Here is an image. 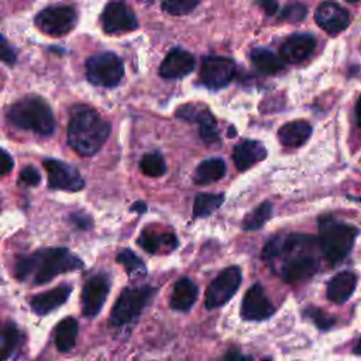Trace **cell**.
I'll use <instances>...</instances> for the list:
<instances>
[{"label":"cell","mask_w":361,"mask_h":361,"mask_svg":"<svg viewBox=\"0 0 361 361\" xmlns=\"http://www.w3.org/2000/svg\"><path fill=\"white\" fill-rule=\"evenodd\" d=\"M68 142L75 152L83 157L96 154L110 134V124L93 109L79 106L68 123Z\"/></svg>","instance_id":"6da1fadb"},{"label":"cell","mask_w":361,"mask_h":361,"mask_svg":"<svg viewBox=\"0 0 361 361\" xmlns=\"http://www.w3.org/2000/svg\"><path fill=\"white\" fill-rule=\"evenodd\" d=\"M7 118L18 128L30 130L41 135H49L55 128L51 107L37 96H28L16 102L8 109Z\"/></svg>","instance_id":"7a4b0ae2"},{"label":"cell","mask_w":361,"mask_h":361,"mask_svg":"<svg viewBox=\"0 0 361 361\" xmlns=\"http://www.w3.org/2000/svg\"><path fill=\"white\" fill-rule=\"evenodd\" d=\"M358 228L338 221L333 217H323L319 221V245L322 254L330 264L341 262L351 251Z\"/></svg>","instance_id":"3957f363"},{"label":"cell","mask_w":361,"mask_h":361,"mask_svg":"<svg viewBox=\"0 0 361 361\" xmlns=\"http://www.w3.org/2000/svg\"><path fill=\"white\" fill-rule=\"evenodd\" d=\"M34 262V282L42 285L49 282L59 274L69 272L83 267L80 258L72 254L68 248H45L31 255Z\"/></svg>","instance_id":"277c9868"},{"label":"cell","mask_w":361,"mask_h":361,"mask_svg":"<svg viewBox=\"0 0 361 361\" xmlns=\"http://www.w3.org/2000/svg\"><path fill=\"white\" fill-rule=\"evenodd\" d=\"M154 292L155 289L151 286H134L123 289L110 312V324L123 326L133 322L147 306Z\"/></svg>","instance_id":"5b68a950"},{"label":"cell","mask_w":361,"mask_h":361,"mask_svg":"<svg viewBox=\"0 0 361 361\" xmlns=\"http://www.w3.org/2000/svg\"><path fill=\"white\" fill-rule=\"evenodd\" d=\"M124 76L121 59L113 52L92 55L86 61V78L94 86L114 87Z\"/></svg>","instance_id":"8992f818"},{"label":"cell","mask_w":361,"mask_h":361,"mask_svg":"<svg viewBox=\"0 0 361 361\" xmlns=\"http://www.w3.org/2000/svg\"><path fill=\"white\" fill-rule=\"evenodd\" d=\"M76 21V10L71 6H51L42 8L34 18L35 27L51 37H62L71 32Z\"/></svg>","instance_id":"52a82bcc"},{"label":"cell","mask_w":361,"mask_h":361,"mask_svg":"<svg viewBox=\"0 0 361 361\" xmlns=\"http://www.w3.org/2000/svg\"><path fill=\"white\" fill-rule=\"evenodd\" d=\"M241 282V271L238 267L223 269L209 285L204 295V306L214 309L224 305L237 292Z\"/></svg>","instance_id":"ba28073f"},{"label":"cell","mask_w":361,"mask_h":361,"mask_svg":"<svg viewBox=\"0 0 361 361\" xmlns=\"http://www.w3.org/2000/svg\"><path fill=\"white\" fill-rule=\"evenodd\" d=\"M235 75V63L226 56H204L200 65V80L210 89L227 86Z\"/></svg>","instance_id":"9c48e42d"},{"label":"cell","mask_w":361,"mask_h":361,"mask_svg":"<svg viewBox=\"0 0 361 361\" xmlns=\"http://www.w3.org/2000/svg\"><path fill=\"white\" fill-rule=\"evenodd\" d=\"M44 168L48 175V186L51 189L79 192L85 186L79 171L69 164L56 159H45Z\"/></svg>","instance_id":"30bf717a"},{"label":"cell","mask_w":361,"mask_h":361,"mask_svg":"<svg viewBox=\"0 0 361 361\" xmlns=\"http://www.w3.org/2000/svg\"><path fill=\"white\" fill-rule=\"evenodd\" d=\"M102 25L107 34L130 32L138 28L134 11L123 1L109 3L102 13Z\"/></svg>","instance_id":"8fae6325"},{"label":"cell","mask_w":361,"mask_h":361,"mask_svg":"<svg viewBox=\"0 0 361 361\" xmlns=\"http://www.w3.org/2000/svg\"><path fill=\"white\" fill-rule=\"evenodd\" d=\"M275 312L274 305L268 299L264 288L259 283L252 285L244 295L241 302V317L245 320H265Z\"/></svg>","instance_id":"7c38bea8"},{"label":"cell","mask_w":361,"mask_h":361,"mask_svg":"<svg viewBox=\"0 0 361 361\" xmlns=\"http://www.w3.org/2000/svg\"><path fill=\"white\" fill-rule=\"evenodd\" d=\"M110 282L104 275L92 276L82 290V312L86 317H94L104 305Z\"/></svg>","instance_id":"4fadbf2b"},{"label":"cell","mask_w":361,"mask_h":361,"mask_svg":"<svg viewBox=\"0 0 361 361\" xmlns=\"http://www.w3.org/2000/svg\"><path fill=\"white\" fill-rule=\"evenodd\" d=\"M314 21L326 32L336 35L350 24L348 11L337 3L323 1L314 11Z\"/></svg>","instance_id":"5bb4252c"},{"label":"cell","mask_w":361,"mask_h":361,"mask_svg":"<svg viewBox=\"0 0 361 361\" xmlns=\"http://www.w3.org/2000/svg\"><path fill=\"white\" fill-rule=\"evenodd\" d=\"M316 45V39L309 32H293L281 47V59L289 63L303 62L310 56Z\"/></svg>","instance_id":"9a60e30c"},{"label":"cell","mask_w":361,"mask_h":361,"mask_svg":"<svg viewBox=\"0 0 361 361\" xmlns=\"http://www.w3.org/2000/svg\"><path fill=\"white\" fill-rule=\"evenodd\" d=\"M314 244V238L306 234H289L286 237H274L271 238L262 250V257L267 259H272L285 254H292L299 250H307Z\"/></svg>","instance_id":"2e32d148"},{"label":"cell","mask_w":361,"mask_h":361,"mask_svg":"<svg viewBox=\"0 0 361 361\" xmlns=\"http://www.w3.org/2000/svg\"><path fill=\"white\" fill-rule=\"evenodd\" d=\"M193 69V55L182 48H173L164 58L159 68V75L165 79H179L189 75Z\"/></svg>","instance_id":"e0dca14e"},{"label":"cell","mask_w":361,"mask_h":361,"mask_svg":"<svg viewBox=\"0 0 361 361\" xmlns=\"http://www.w3.org/2000/svg\"><path fill=\"white\" fill-rule=\"evenodd\" d=\"M319 262L312 255H296L286 259L281 268V276L286 283H295L307 279L317 271Z\"/></svg>","instance_id":"ac0fdd59"},{"label":"cell","mask_w":361,"mask_h":361,"mask_svg":"<svg viewBox=\"0 0 361 361\" xmlns=\"http://www.w3.org/2000/svg\"><path fill=\"white\" fill-rule=\"evenodd\" d=\"M267 157V148L254 140H244L233 149L234 164L240 171H245Z\"/></svg>","instance_id":"d6986e66"},{"label":"cell","mask_w":361,"mask_h":361,"mask_svg":"<svg viewBox=\"0 0 361 361\" xmlns=\"http://www.w3.org/2000/svg\"><path fill=\"white\" fill-rule=\"evenodd\" d=\"M71 292H72L71 286H66V285L56 286L51 290L35 295L31 299V307L38 314H47L54 309L59 307L61 305H63L68 300Z\"/></svg>","instance_id":"ffe728a7"},{"label":"cell","mask_w":361,"mask_h":361,"mask_svg":"<svg viewBox=\"0 0 361 361\" xmlns=\"http://www.w3.org/2000/svg\"><path fill=\"white\" fill-rule=\"evenodd\" d=\"M197 293H199V288L196 286V283L192 279L183 276L175 282L172 295L169 299V305L173 310L186 312L193 306L197 298Z\"/></svg>","instance_id":"44dd1931"},{"label":"cell","mask_w":361,"mask_h":361,"mask_svg":"<svg viewBox=\"0 0 361 361\" xmlns=\"http://www.w3.org/2000/svg\"><path fill=\"white\" fill-rule=\"evenodd\" d=\"M357 275L354 272H338L327 283V298L334 303H344L353 295Z\"/></svg>","instance_id":"7402d4cb"},{"label":"cell","mask_w":361,"mask_h":361,"mask_svg":"<svg viewBox=\"0 0 361 361\" xmlns=\"http://www.w3.org/2000/svg\"><path fill=\"white\" fill-rule=\"evenodd\" d=\"M312 134V126L305 120H295L285 123L278 130L279 141L286 147H300L303 145Z\"/></svg>","instance_id":"603a6c76"},{"label":"cell","mask_w":361,"mask_h":361,"mask_svg":"<svg viewBox=\"0 0 361 361\" xmlns=\"http://www.w3.org/2000/svg\"><path fill=\"white\" fill-rule=\"evenodd\" d=\"M226 175V164L221 158H209L202 161L193 175V179L197 185H209L216 180H220Z\"/></svg>","instance_id":"cb8c5ba5"},{"label":"cell","mask_w":361,"mask_h":361,"mask_svg":"<svg viewBox=\"0 0 361 361\" xmlns=\"http://www.w3.org/2000/svg\"><path fill=\"white\" fill-rule=\"evenodd\" d=\"M78 322L73 317L62 319L55 329V345L61 353L69 351L76 341L78 337Z\"/></svg>","instance_id":"d4e9b609"},{"label":"cell","mask_w":361,"mask_h":361,"mask_svg":"<svg viewBox=\"0 0 361 361\" xmlns=\"http://www.w3.org/2000/svg\"><path fill=\"white\" fill-rule=\"evenodd\" d=\"M250 56L252 63L258 68V71L265 75H275L283 68V61L281 59V56L271 52L269 49L254 48Z\"/></svg>","instance_id":"484cf974"},{"label":"cell","mask_w":361,"mask_h":361,"mask_svg":"<svg viewBox=\"0 0 361 361\" xmlns=\"http://www.w3.org/2000/svg\"><path fill=\"white\" fill-rule=\"evenodd\" d=\"M175 116L190 123H197L199 127L216 121L210 110L200 103H186L175 111Z\"/></svg>","instance_id":"4316f807"},{"label":"cell","mask_w":361,"mask_h":361,"mask_svg":"<svg viewBox=\"0 0 361 361\" xmlns=\"http://www.w3.org/2000/svg\"><path fill=\"white\" fill-rule=\"evenodd\" d=\"M224 202L223 193H202L197 195L193 203L195 217H206L216 212Z\"/></svg>","instance_id":"83f0119b"},{"label":"cell","mask_w":361,"mask_h":361,"mask_svg":"<svg viewBox=\"0 0 361 361\" xmlns=\"http://www.w3.org/2000/svg\"><path fill=\"white\" fill-rule=\"evenodd\" d=\"M138 244L147 251V252H157L161 247V244L164 245H168L169 248H175L178 241H176V237L173 234H155L152 231H142L140 238H138Z\"/></svg>","instance_id":"f1b7e54d"},{"label":"cell","mask_w":361,"mask_h":361,"mask_svg":"<svg viewBox=\"0 0 361 361\" xmlns=\"http://www.w3.org/2000/svg\"><path fill=\"white\" fill-rule=\"evenodd\" d=\"M272 214V204L269 202H262L258 207H255L251 213L245 216L243 220L244 230H258L261 228Z\"/></svg>","instance_id":"f546056e"},{"label":"cell","mask_w":361,"mask_h":361,"mask_svg":"<svg viewBox=\"0 0 361 361\" xmlns=\"http://www.w3.org/2000/svg\"><path fill=\"white\" fill-rule=\"evenodd\" d=\"M140 169L147 176L158 178L166 172V164L159 152H149L142 157L140 162Z\"/></svg>","instance_id":"4dcf8cb0"},{"label":"cell","mask_w":361,"mask_h":361,"mask_svg":"<svg viewBox=\"0 0 361 361\" xmlns=\"http://www.w3.org/2000/svg\"><path fill=\"white\" fill-rule=\"evenodd\" d=\"M117 262L121 264L130 275H144L147 271L141 258L131 250H123L121 252H118Z\"/></svg>","instance_id":"1f68e13d"},{"label":"cell","mask_w":361,"mask_h":361,"mask_svg":"<svg viewBox=\"0 0 361 361\" xmlns=\"http://www.w3.org/2000/svg\"><path fill=\"white\" fill-rule=\"evenodd\" d=\"M18 341V330L13 323H7L3 333V344L0 345V361H4L14 350Z\"/></svg>","instance_id":"d6a6232c"},{"label":"cell","mask_w":361,"mask_h":361,"mask_svg":"<svg viewBox=\"0 0 361 361\" xmlns=\"http://www.w3.org/2000/svg\"><path fill=\"white\" fill-rule=\"evenodd\" d=\"M197 4L199 1H195V0H172V1H164L162 8L169 14L183 16L190 13Z\"/></svg>","instance_id":"836d02e7"},{"label":"cell","mask_w":361,"mask_h":361,"mask_svg":"<svg viewBox=\"0 0 361 361\" xmlns=\"http://www.w3.org/2000/svg\"><path fill=\"white\" fill-rule=\"evenodd\" d=\"M307 14V7L300 3H293L289 6H285L282 11L279 13V20H286L289 23H298L302 21Z\"/></svg>","instance_id":"e575fe53"},{"label":"cell","mask_w":361,"mask_h":361,"mask_svg":"<svg viewBox=\"0 0 361 361\" xmlns=\"http://www.w3.org/2000/svg\"><path fill=\"white\" fill-rule=\"evenodd\" d=\"M305 314L312 319V322L319 327V329H330L333 324H334V319L327 314L324 310L322 309H317V307H309L305 310Z\"/></svg>","instance_id":"d590c367"},{"label":"cell","mask_w":361,"mask_h":361,"mask_svg":"<svg viewBox=\"0 0 361 361\" xmlns=\"http://www.w3.org/2000/svg\"><path fill=\"white\" fill-rule=\"evenodd\" d=\"M20 182L27 186H37L41 182V175L34 166H25L20 172Z\"/></svg>","instance_id":"8d00e7d4"},{"label":"cell","mask_w":361,"mask_h":361,"mask_svg":"<svg viewBox=\"0 0 361 361\" xmlns=\"http://www.w3.org/2000/svg\"><path fill=\"white\" fill-rule=\"evenodd\" d=\"M0 61L7 65H13L16 62V52L3 37V34H0Z\"/></svg>","instance_id":"74e56055"},{"label":"cell","mask_w":361,"mask_h":361,"mask_svg":"<svg viewBox=\"0 0 361 361\" xmlns=\"http://www.w3.org/2000/svg\"><path fill=\"white\" fill-rule=\"evenodd\" d=\"M14 166V161L13 158L4 151L0 148V175H6L8 173Z\"/></svg>","instance_id":"f35d334b"},{"label":"cell","mask_w":361,"mask_h":361,"mask_svg":"<svg viewBox=\"0 0 361 361\" xmlns=\"http://www.w3.org/2000/svg\"><path fill=\"white\" fill-rule=\"evenodd\" d=\"M221 361H252V358H251L250 355H247V354L240 353L238 350L231 348V350H228V351L223 355Z\"/></svg>","instance_id":"ab89813d"},{"label":"cell","mask_w":361,"mask_h":361,"mask_svg":"<svg viewBox=\"0 0 361 361\" xmlns=\"http://www.w3.org/2000/svg\"><path fill=\"white\" fill-rule=\"evenodd\" d=\"M72 220L75 221V224L78 226V227H80V228H87V227H90V224H92V219L87 216V214H85V213H75L73 216H72Z\"/></svg>","instance_id":"60d3db41"},{"label":"cell","mask_w":361,"mask_h":361,"mask_svg":"<svg viewBox=\"0 0 361 361\" xmlns=\"http://www.w3.org/2000/svg\"><path fill=\"white\" fill-rule=\"evenodd\" d=\"M257 4L261 6L267 11V14H274L278 10V3L275 1H258Z\"/></svg>","instance_id":"b9f144b4"},{"label":"cell","mask_w":361,"mask_h":361,"mask_svg":"<svg viewBox=\"0 0 361 361\" xmlns=\"http://www.w3.org/2000/svg\"><path fill=\"white\" fill-rule=\"evenodd\" d=\"M145 203L144 202H137L133 207H131V210H137V212H140V213H142V212H145Z\"/></svg>","instance_id":"7bdbcfd3"},{"label":"cell","mask_w":361,"mask_h":361,"mask_svg":"<svg viewBox=\"0 0 361 361\" xmlns=\"http://www.w3.org/2000/svg\"><path fill=\"white\" fill-rule=\"evenodd\" d=\"M357 120H358V126L361 127V96H360L358 103H357Z\"/></svg>","instance_id":"ee69618b"},{"label":"cell","mask_w":361,"mask_h":361,"mask_svg":"<svg viewBox=\"0 0 361 361\" xmlns=\"http://www.w3.org/2000/svg\"><path fill=\"white\" fill-rule=\"evenodd\" d=\"M354 353H357V354H361V338H360V341H358L357 347L354 348Z\"/></svg>","instance_id":"f6af8a7d"},{"label":"cell","mask_w":361,"mask_h":361,"mask_svg":"<svg viewBox=\"0 0 361 361\" xmlns=\"http://www.w3.org/2000/svg\"><path fill=\"white\" fill-rule=\"evenodd\" d=\"M350 199H353V200H357V202H361V197H357V196H348Z\"/></svg>","instance_id":"bcb514c9"},{"label":"cell","mask_w":361,"mask_h":361,"mask_svg":"<svg viewBox=\"0 0 361 361\" xmlns=\"http://www.w3.org/2000/svg\"><path fill=\"white\" fill-rule=\"evenodd\" d=\"M265 361H268V360H265Z\"/></svg>","instance_id":"7dc6e473"}]
</instances>
